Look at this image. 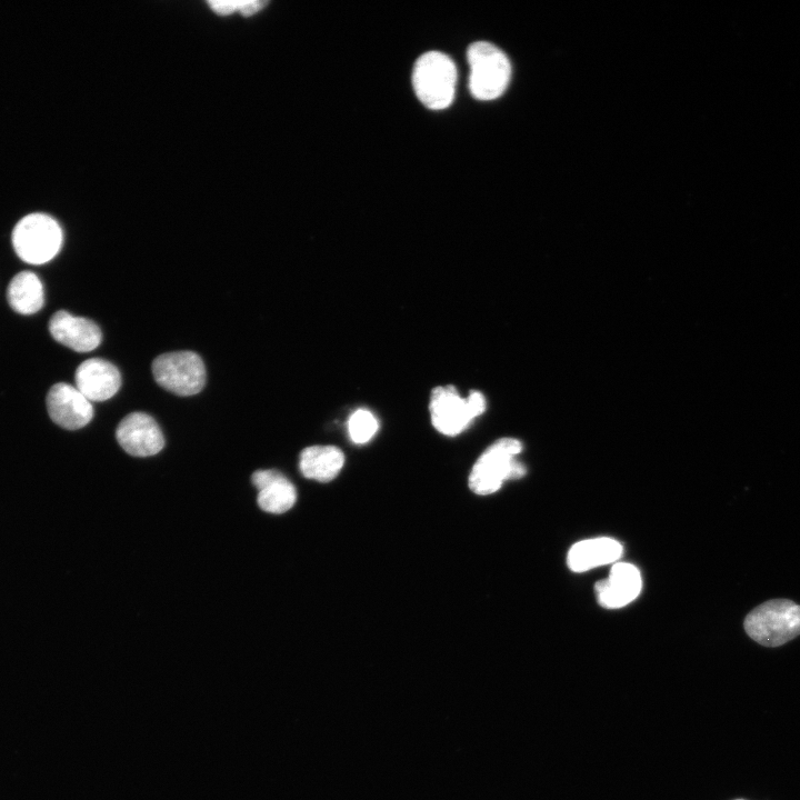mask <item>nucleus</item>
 I'll use <instances>...</instances> for the list:
<instances>
[{"instance_id": "nucleus-1", "label": "nucleus", "mask_w": 800, "mask_h": 800, "mask_svg": "<svg viewBox=\"0 0 800 800\" xmlns=\"http://www.w3.org/2000/svg\"><path fill=\"white\" fill-rule=\"evenodd\" d=\"M743 627L761 646H782L800 634V604L788 599L768 600L747 614Z\"/></svg>"}, {"instance_id": "nucleus-2", "label": "nucleus", "mask_w": 800, "mask_h": 800, "mask_svg": "<svg viewBox=\"0 0 800 800\" xmlns=\"http://www.w3.org/2000/svg\"><path fill=\"white\" fill-rule=\"evenodd\" d=\"M457 68L449 56L439 51L421 54L412 69V87L429 109L448 108L454 98Z\"/></svg>"}, {"instance_id": "nucleus-3", "label": "nucleus", "mask_w": 800, "mask_h": 800, "mask_svg": "<svg viewBox=\"0 0 800 800\" xmlns=\"http://www.w3.org/2000/svg\"><path fill=\"white\" fill-rule=\"evenodd\" d=\"M467 60L470 68L469 89L476 99L493 100L506 91L511 64L501 49L487 41H477L469 46Z\"/></svg>"}, {"instance_id": "nucleus-4", "label": "nucleus", "mask_w": 800, "mask_h": 800, "mask_svg": "<svg viewBox=\"0 0 800 800\" xmlns=\"http://www.w3.org/2000/svg\"><path fill=\"white\" fill-rule=\"evenodd\" d=\"M521 450V442L513 438H502L492 443L472 467L470 489L477 494H491L500 489L503 481L521 478L526 469L516 460Z\"/></svg>"}, {"instance_id": "nucleus-5", "label": "nucleus", "mask_w": 800, "mask_h": 800, "mask_svg": "<svg viewBox=\"0 0 800 800\" xmlns=\"http://www.w3.org/2000/svg\"><path fill=\"white\" fill-rule=\"evenodd\" d=\"M62 239L59 223L44 213L23 217L12 232L16 253L31 264H42L54 258L62 246Z\"/></svg>"}, {"instance_id": "nucleus-6", "label": "nucleus", "mask_w": 800, "mask_h": 800, "mask_svg": "<svg viewBox=\"0 0 800 800\" xmlns=\"http://www.w3.org/2000/svg\"><path fill=\"white\" fill-rule=\"evenodd\" d=\"M430 416L433 427L446 436L462 432L486 409V399L479 391L461 398L453 386L437 387L430 397Z\"/></svg>"}, {"instance_id": "nucleus-7", "label": "nucleus", "mask_w": 800, "mask_h": 800, "mask_svg": "<svg viewBox=\"0 0 800 800\" xmlns=\"http://www.w3.org/2000/svg\"><path fill=\"white\" fill-rule=\"evenodd\" d=\"M152 373L160 387L182 397L200 392L206 382L203 361L192 351L158 356L152 362Z\"/></svg>"}, {"instance_id": "nucleus-8", "label": "nucleus", "mask_w": 800, "mask_h": 800, "mask_svg": "<svg viewBox=\"0 0 800 800\" xmlns=\"http://www.w3.org/2000/svg\"><path fill=\"white\" fill-rule=\"evenodd\" d=\"M116 437L121 448L133 457H149L164 446V438L156 420L144 412H132L118 424Z\"/></svg>"}, {"instance_id": "nucleus-9", "label": "nucleus", "mask_w": 800, "mask_h": 800, "mask_svg": "<svg viewBox=\"0 0 800 800\" xmlns=\"http://www.w3.org/2000/svg\"><path fill=\"white\" fill-rule=\"evenodd\" d=\"M47 409L51 420L68 430L84 427L93 416L91 402L76 387L66 382L50 388Z\"/></svg>"}, {"instance_id": "nucleus-10", "label": "nucleus", "mask_w": 800, "mask_h": 800, "mask_svg": "<svg viewBox=\"0 0 800 800\" xmlns=\"http://www.w3.org/2000/svg\"><path fill=\"white\" fill-rule=\"evenodd\" d=\"M76 388L89 401H104L117 393L121 386V376L118 368L111 362L91 358L76 370Z\"/></svg>"}, {"instance_id": "nucleus-11", "label": "nucleus", "mask_w": 800, "mask_h": 800, "mask_svg": "<svg viewBox=\"0 0 800 800\" xmlns=\"http://www.w3.org/2000/svg\"><path fill=\"white\" fill-rule=\"evenodd\" d=\"M49 331L59 343L77 351L89 352L102 339L99 327L91 320L59 310L49 321Z\"/></svg>"}, {"instance_id": "nucleus-12", "label": "nucleus", "mask_w": 800, "mask_h": 800, "mask_svg": "<svg viewBox=\"0 0 800 800\" xmlns=\"http://www.w3.org/2000/svg\"><path fill=\"white\" fill-rule=\"evenodd\" d=\"M639 570L630 563L613 564L609 577L599 581L594 589L599 603L608 609H618L633 601L641 591Z\"/></svg>"}, {"instance_id": "nucleus-13", "label": "nucleus", "mask_w": 800, "mask_h": 800, "mask_svg": "<svg viewBox=\"0 0 800 800\" xmlns=\"http://www.w3.org/2000/svg\"><path fill=\"white\" fill-rule=\"evenodd\" d=\"M258 490V506L269 513H283L293 507L297 493L294 486L278 470H257L251 477Z\"/></svg>"}, {"instance_id": "nucleus-14", "label": "nucleus", "mask_w": 800, "mask_h": 800, "mask_svg": "<svg viewBox=\"0 0 800 800\" xmlns=\"http://www.w3.org/2000/svg\"><path fill=\"white\" fill-rule=\"evenodd\" d=\"M622 546L611 538H594L574 543L568 553V566L572 571L583 572L617 561Z\"/></svg>"}, {"instance_id": "nucleus-15", "label": "nucleus", "mask_w": 800, "mask_h": 800, "mask_svg": "<svg viewBox=\"0 0 800 800\" xmlns=\"http://www.w3.org/2000/svg\"><path fill=\"white\" fill-rule=\"evenodd\" d=\"M344 462L342 451L334 446H311L300 453L301 473L312 480L328 482L340 472Z\"/></svg>"}, {"instance_id": "nucleus-16", "label": "nucleus", "mask_w": 800, "mask_h": 800, "mask_svg": "<svg viewBox=\"0 0 800 800\" xmlns=\"http://www.w3.org/2000/svg\"><path fill=\"white\" fill-rule=\"evenodd\" d=\"M7 297L10 307L16 312L21 314L36 313L44 302L42 282L36 273L22 271L10 281Z\"/></svg>"}, {"instance_id": "nucleus-17", "label": "nucleus", "mask_w": 800, "mask_h": 800, "mask_svg": "<svg viewBox=\"0 0 800 800\" xmlns=\"http://www.w3.org/2000/svg\"><path fill=\"white\" fill-rule=\"evenodd\" d=\"M378 430V421L374 416L364 409L354 411L348 421L349 436L356 443L368 442Z\"/></svg>"}, {"instance_id": "nucleus-18", "label": "nucleus", "mask_w": 800, "mask_h": 800, "mask_svg": "<svg viewBox=\"0 0 800 800\" xmlns=\"http://www.w3.org/2000/svg\"><path fill=\"white\" fill-rule=\"evenodd\" d=\"M211 9L221 16L240 12L243 1H210Z\"/></svg>"}]
</instances>
